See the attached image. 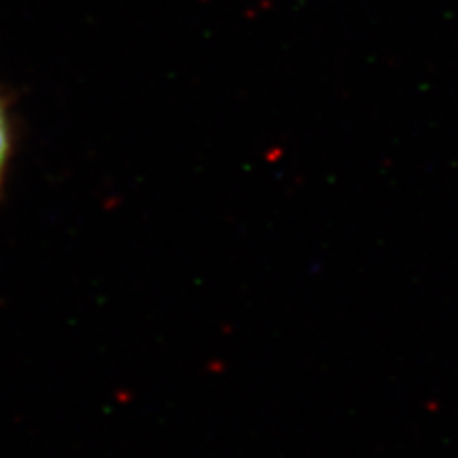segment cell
Masks as SVG:
<instances>
[{"label":"cell","instance_id":"6da1fadb","mask_svg":"<svg viewBox=\"0 0 458 458\" xmlns=\"http://www.w3.org/2000/svg\"><path fill=\"white\" fill-rule=\"evenodd\" d=\"M10 155H12V123H10L8 107L4 104L3 96H0V188H3Z\"/></svg>","mask_w":458,"mask_h":458}]
</instances>
